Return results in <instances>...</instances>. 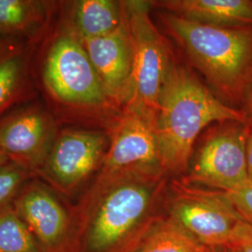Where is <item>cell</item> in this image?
Wrapping results in <instances>:
<instances>
[{
  "label": "cell",
  "mask_w": 252,
  "mask_h": 252,
  "mask_svg": "<svg viewBox=\"0 0 252 252\" xmlns=\"http://www.w3.org/2000/svg\"><path fill=\"white\" fill-rule=\"evenodd\" d=\"M204 246L165 215L135 252H202Z\"/></svg>",
  "instance_id": "obj_17"
},
{
  "label": "cell",
  "mask_w": 252,
  "mask_h": 252,
  "mask_svg": "<svg viewBox=\"0 0 252 252\" xmlns=\"http://www.w3.org/2000/svg\"><path fill=\"white\" fill-rule=\"evenodd\" d=\"M37 46L0 36V116L37 99L34 56Z\"/></svg>",
  "instance_id": "obj_13"
},
{
  "label": "cell",
  "mask_w": 252,
  "mask_h": 252,
  "mask_svg": "<svg viewBox=\"0 0 252 252\" xmlns=\"http://www.w3.org/2000/svg\"><path fill=\"white\" fill-rule=\"evenodd\" d=\"M162 170L96 175L73 205L70 252H135L166 215Z\"/></svg>",
  "instance_id": "obj_1"
},
{
  "label": "cell",
  "mask_w": 252,
  "mask_h": 252,
  "mask_svg": "<svg viewBox=\"0 0 252 252\" xmlns=\"http://www.w3.org/2000/svg\"><path fill=\"white\" fill-rule=\"evenodd\" d=\"M33 66L38 94L59 125L91 118L107 120L113 126L108 116L116 108L108 100L81 38L59 11L36 47Z\"/></svg>",
  "instance_id": "obj_2"
},
{
  "label": "cell",
  "mask_w": 252,
  "mask_h": 252,
  "mask_svg": "<svg viewBox=\"0 0 252 252\" xmlns=\"http://www.w3.org/2000/svg\"><path fill=\"white\" fill-rule=\"evenodd\" d=\"M59 131V123L37 98L0 116V151L10 162L37 177Z\"/></svg>",
  "instance_id": "obj_8"
},
{
  "label": "cell",
  "mask_w": 252,
  "mask_h": 252,
  "mask_svg": "<svg viewBox=\"0 0 252 252\" xmlns=\"http://www.w3.org/2000/svg\"><path fill=\"white\" fill-rule=\"evenodd\" d=\"M246 155H247V166L248 174L251 181H252V133L248 135L247 144H246Z\"/></svg>",
  "instance_id": "obj_22"
},
{
  "label": "cell",
  "mask_w": 252,
  "mask_h": 252,
  "mask_svg": "<svg viewBox=\"0 0 252 252\" xmlns=\"http://www.w3.org/2000/svg\"><path fill=\"white\" fill-rule=\"evenodd\" d=\"M34 176L14 162L0 168V207L11 203L22 186Z\"/></svg>",
  "instance_id": "obj_19"
},
{
  "label": "cell",
  "mask_w": 252,
  "mask_h": 252,
  "mask_svg": "<svg viewBox=\"0 0 252 252\" xmlns=\"http://www.w3.org/2000/svg\"><path fill=\"white\" fill-rule=\"evenodd\" d=\"M202 252H233L229 247H205Z\"/></svg>",
  "instance_id": "obj_24"
},
{
  "label": "cell",
  "mask_w": 252,
  "mask_h": 252,
  "mask_svg": "<svg viewBox=\"0 0 252 252\" xmlns=\"http://www.w3.org/2000/svg\"><path fill=\"white\" fill-rule=\"evenodd\" d=\"M250 89L247 91V107H248V114L247 116V120H249V124L252 126V81L249 87Z\"/></svg>",
  "instance_id": "obj_23"
},
{
  "label": "cell",
  "mask_w": 252,
  "mask_h": 252,
  "mask_svg": "<svg viewBox=\"0 0 252 252\" xmlns=\"http://www.w3.org/2000/svg\"><path fill=\"white\" fill-rule=\"evenodd\" d=\"M81 42L99 76L108 100L116 108L125 107L132 94L134 71L133 49L125 12L116 30L107 36Z\"/></svg>",
  "instance_id": "obj_12"
},
{
  "label": "cell",
  "mask_w": 252,
  "mask_h": 252,
  "mask_svg": "<svg viewBox=\"0 0 252 252\" xmlns=\"http://www.w3.org/2000/svg\"><path fill=\"white\" fill-rule=\"evenodd\" d=\"M175 15L217 27H252L251 0H166L156 2Z\"/></svg>",
  "instance_id": "obj_16"
},
{
  "label": "cell",
  "mask_w": 252,
  "mask_h": 252,
  "mask_svg": "<svg viewBox=\"0 0 252 252\" xmlns=\"http://www.w3.org/2000/svg\"><path fill=\"white\" fill-rule=\"evenodd\" d=\"M189 60L219 93L238 99L252 81V27H224L162 14Z\"/></svg>",
  "instance_id": "obj_4"
},
{
  "label": "cell",
  "mask_w": 252,
  "mask_h": 252,
  "mask_svg": "<svg viewBox=\"0 0 252 252\" xmlns=\"http://www.w3.org/2000/svg\"><path fill=\"white\" fill-rule=\"evenodd\" d=\"M9 162L10 161H9V158L0 151V168L3 167L4 165H6L7 163H9Z\"/></svg>",
  "instance_id": "obj_25"
},
{
  "label": "cell",
  "mask_w": 252,
  "mask_h": 252,
  "mask_svg": "<svg viewBox=\"0 0 252 252\" xmlns=\"http://www.w3.org/2000/svg\"><path fill=\"white\" fill-rule=\"evenodd\" d=\"M0 252H43L12 203L0 207Z\"/></svg>",
  "instance_id": "obj_18"
},
{
  "label": "cell",
  "mask_w": 252,
  "mask_h": 252,
  "mask_svg": "<svg viewBox=\"0 0 252 252\" xmlns=\"http://www.w3.org/2000/svg\"><path fill=\"white\" fill-rule=\"evenodd\" d=\"M244 125L236 124L211 135L200 149L189 172L180 180L225 192L250 182L246 155L250 133Z\"/></svg>",
  "instance_id": "obj_11"
},
{
  "label": "cell",
  "mask_w": 252,
  "mask_h": 252,
  "mask_svg": "<svg viewBox=\"0 0 252 252\" xmlns=\"http://www.w3.org/2000/svg\"><path fill=\"white\" fill-rule=\"evenodd\" d=\"M156 118L124 108L108 131L109 146L97 174L110 176L125 172L162 170Z\"/></svg>",
  "instance_id": "obj_10"
},
{
  "label": "cell",
  "mask_w": 252,
  "mask_h": 252,
  "mask_svg": "<svg viewBox=\"0 0 252 252\" xmlns=\"http://www.w3.org/2000/svg\"><path fill=\"white\" fill-rule=\"evenodd\" d=\"M109 146L108 132L60 129L37 178L63 198L82 193L99 172Z\"/></svg>",
  "instance_id": "obj_7"
},
{
  "label": "cell",
  "mask_w": 252,
  "mask_h": 252,
  "mask_svg": "<svg viewBox=\"0 0 252 252\" xmlns=\"http://www.w3.org/2000/svg\"><path fill=\"white\" fill-rule=\"evenodd\" d=\"M59 13L81 40L107 36L116 30L124 19L122 1H60Z\"/></svg>",
  "instance_id": "obj_15"
},
{
  "label": "cell",
  "mask_w": 252,
  "mask_h": 252,
  "mask_svg": "<svg viewBox=\"0 0 252 252\" xmlns=\"http://www.w3.org/2000/svg\"><path fill=\"white\" fill-rule=\"evenodd\" d=\"M225 193L240 217L252 224V181Z\"/></svg>",
  "instance_id": "obj_20"
},
{
  "label": "cell",
  "mask_w": 252,
  "mask_h": 252,
  "mask_svg": "<svg viewBox=\"0 0 252 252\" xmlns=\"http://www.w3.org/2000/svg\"><path fill=\"white\" fill-rule=\"evenodd\" d=\"M19 217L43 252H70L75 231L73 205L43 180L33 177L12 200Z\"/></svg>",
  "instance_id": "obj_9"
},
{
  "label": "cell",
  "mask_w": 252,
  "mask_h": 252,
  "mask_svg": "<svg viewBox=\"0 0 252 252\" xmlns=\"http://www.w3.org/2000/svg\"><path fill=\"white\" fill-rule=\"evenodd\" d=\"M122 2L134 58L132 94L124 108L157 116L162 87L173 65L169 50L151 18L153 2Z\"/></svg>",
  "instance_id": "obj_5"
},
{
  "label": "cell",
  "mask_w": 252,
  "mask_h": 252,
  "mask_svg": "<svg viewBox=\"0 0 252 252\" xmlns=\"http://www.w3.org/2000/svg\"><path fill=\"white\" fill-rule=\"evenodd\" d=\"M60 1L0 0V36L38 46L54 25Z\"/></svg>",
  "instance_id": "obj_14"
},
{
  "label": "cell",
  "mask_w": 252,
  "mask_h": 252,
  "mask_svg": "<svg viewBox=\"0 0 252 252\" xmlns=\"http://www.w3.org/2000/svg\"><path fill=\"white\" fill-rule=\"evenodd\" d=\"M229 248L233 252H252V224L242 220L234 230Z\"/></svg>",
  "instance_id": "obj_21"
},
{
  "label": "cell",
  "mask_w": 252,
  "mask_h": 252,
  "mask_svg": "<svg viewBox=\"0 0 252 252\" xmlns=\"http://www.w3.org/2000/svg\"><path fill=\"white\" fill-rule=\"evenodd\" d=\"M246 113L221 102L183 66L173 64L162 87L156 130L162 170L188 171L194 141L213 122L245 124Z\"/></svg>",
  "instance_id": "obj_3"
},
{
  "label": "cell",
  "mask_w": 252,
  "mask_h": 252,
  "mask_svg": "<svg viewBox=\"0 0 252 252\" xmlns=\"http://www.w3.org/2000/svg\"><path fill=\"white\" fill-rule=\"evenodd\" d=\"M166 215L205 247H229L237 224L243 220L218 189H205L173 180L168 186Z\"/></svg>",
  "instance_id": "obj_6"
}]
</instances>
